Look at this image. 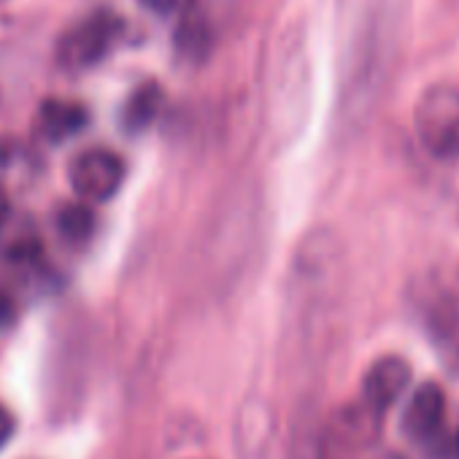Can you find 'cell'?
I'll return each mask as SVG.
<instances>
[{"label":"cell","instance_id":"6da1fadb","mask_svg":"<svg viewBox=\"0 0 459 459\" xmlns=\"http://www.w3.org/2000/svg\"><path fill=\"white\" fill-rule=\"evenodd\" d=\"M416 133L421 146L437 160L459 157V87L437 84L429 87L416 111H413Z\"/></svg>","mask_w":459,"mask_h":459},{"label":"cell","instance_id":"7a4b0ae2","mask_svg":"<svg viewBox=\"0 0 459 459\" xmlns=\"http://www.w3.org/2000/svg\"><path fill=\"white\" fill-rule=\"evenodd\" d=\"M122 33V22L108 12H95L76 25H71L57 41V63L68 74H82L95 68L114 49Z\"/></svg>","mask_w":459,"mask_h":459},{"label":"cell","instance_id":"3957f363","mask_svg":"<svg viewBox=\"0 0 459 459\" xmlns=\"http://www.w3.org/2000/svg\"><path fill=\"white\" fill-rule=\"evenodd\" d=\"M68 178L79 197L90 203H106L119 192L125 181V162L111 149H84L71 160Z\"/></svg>","mask_w":459,"mask_h":459},{"label":"cell","instance_id":"277c9868","mask_svg":"<svg viewBox=\"0 0 459 459\" xmlns=\"http://www.w3.org/2000/svg\"><path fill=\"white\" fill-rule=\"evenodd\" d=\"M411 378H413V370H411V365L403 357H397V354L378 357L365 370V378H362V403L368 408H373L376 413L384 416V411L392 403H397L403 397V392L411 386Z\"/></svg>","mask_w":459,"mask_h":459},{"label":"cell","instance_id":"5b68a950","mask_svg":"<svg viewBox=\"0 0 459 459\" xmlns=\"http://www.w3.org/2000/svg\"><path fill=\"white\" fill-rule=\"evenodd\" d=\"M443 421H446V392L432 381L419 384L400 416L403 435L408 440H429L440 432Z\"/></svg>","mask_w":459,"mask_h":459},{"label":"cell","instance_id":"8992f818","mask_svg":"<svg viewBox=\"0 0 459 459\" xmlns=\"http://www.w3.org/2000/svg\"><path fill=\"white\" fill-rule=\"evenodd\" d=\"M90 122V111L76 103V100H65V98H47L39 106V133L49 141V143H63L74 135H79Z\"/></svg>","mask_w":459,"mask_h":459},{"label":"cell","instance_id":"52a82bcc","mask_svg":"<svg viewBox=\"0 0 459 459\" xmlns=\"http://www.w3.org/2000/svg\"><path fill=\"white\" fill-rule=\"evenodd\" d=\"M162 103H165V92L157 82H143L138 84L125 106H122V114H119V125L127 135H138L143 133L146 127H152V122L160 117L162 111Z\"/></svg>","mask_w":459,"mask_h":459},{"label":"cell","instance_id":"ba28073f","mask_svg":"<svg viewBox=\"0 0 459 459\" xmlns=\"http://www.w3.org/2000/svg\"><path fill=\"white\" fill-rule=\"evenodd\" d=\"M55 227L63 241L68 244H87L95 233V213L84 203H65L55 216Z\"/></svg>","mask_w":459,"mask_h":459},{"label":"cell","instance_id":"9c48e42d","mask_svg":"<svg viewBox=\"0 0 459 459\" xmlns=\"http://www.w3.org/2000/svg\"><path fill=\"white\" fill-rule=\"evenodd\" d=\"M205 41H208V33L203 28V20L195 17L192 12H186L176 30V49L186 57H200L205 52V47H203Z\"/></svg>","mask_w":459,"mask_h":459},{"label":"cell","instance_id":"30bf717a","mask_svg":"<svg viewBox=\"0 0 459 459\" xmlns=\"http://www.w3.org/2000/svg\"><path fill=\"white\" fill-rule=\"evenodd\" d=\"M192 4L195 0H141V6L149 9L152 14H160V17H170V14H186L192 12Z\"/></svg>","mask_w":459,"mask_h":459},{"label":"cell","instance_id":"8fae6325","mask_svg":"<svg viewBox=\"0 0 459 459\" xmlns=\"http://www.w3.org/2000/svg\"><path fill=\"white\" fill-rule=\"evenodd\" d=\"M17 319V308H14V300L9 292L0 290V330H9Z\"/></svg>","mask_w":459,"mask_h":459},{"label":"cell","instance_id":"7c38bea8","mask_svg":"<svg viewBox=\"0 0 459 459\" xmlns=\"http://www.w3.org/2000/svg\"><path fill=\"white\" fill-rule=\"evenodd\" d=\"M14 435V416L0 405V448H4Z\"/></svg>","mask_w":459,"mask_h":459},{"label":"cell","instance_id":"4fadbf2b","mask_svg":"<svg viewBox=\"0 0 459 459\" xmlns=\"http://www.w3.org/2000/svg\"><path fill=\"white\" fill-rule=\"evenodd\" d=\"M9 208H12V203H9V189H6V184H4V181H0V224L6 221Z\"/></svg>","mask_w":459,"mask_h":459},{"label":"cell","instance_id":"5bb4252c","mask_svg":"<svg viewBox=\"0 0 459 459\" xmlns=\"http://www.w3.org/2000/svg\"><path fill=\"white\" fill-rule=\"evenodd\" d=\"M454 451H456V459H459V432H456V443H454Z\"/></svg>","mask_w":459,"mask_h":459},{"label":"cell","instance_id":"9a60e30c","mask_svg":"<svg viewBox=\"0 0 459 459\" xmlns=\"http://www.w3.org/2000/svg\"><path fill=\"white\" fill-rule=\"evenodd\" d=\"M0 4H6V0H0Z\"/></svg>","mask_w":459,"mask_h":459}]
</instances>
